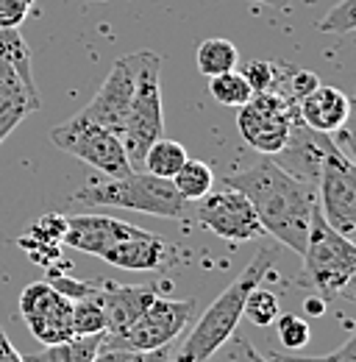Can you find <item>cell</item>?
I'll return each instance as SVG.
<instances>
[{
	"label": "cell",
	"instance_id": "obj_29",
	"mask_svg": "<svg viewBox=\"0 0 356 362\" xmlns=\"http://www.w3.org/2000/svg\"><path fill=\"white\" fill-rule=\"evenodd\" d=\"M270 362H356V337H348L340 349L323 354V357H304V354H281V351H267Z\"/></svg>",
	"mask_w": 356,
	"mask_h": 362
},
{
	"label": "cell",
	"instance_id": "obj_23",
	"mask_svg": "<svg viewBox=\"0 0 356 362\" xmlns=\"http://www.w3.org/2000/svg\"><path fill=\"white\" fill-rule=\"evenodd\" d=\"M209 92H212V98H215L220 106H228V109H239V106H245V103L254 98L251 84H248L245 76L237 73V70L209 78Z\"/></svg>",
	"mask_w": 356,
	"mask_h": 362
},
{
	"label": "cell",
	"instance_id": "obj_21",
	"mask_svg": "<svg viewBox=\"0 0 356 362\" xmlns=\"http://www.w3.org/2000/svg\"><path fill=\"white\" fill-rule=\"evenodd\" d=\"M184 162H186V148L176 139H167V136H159L145 151V159H142L145 173H153L159 179H173Z\"/></svg>",
	"mask_w": 356,
	"mask_h": 362
},
{
	"label": "cell",
	"instance_id": "obj_17",
	"mask_svg": "<svg viewBox=\"0 0 356 362\" xmlns=\"http://www.w3.org/2000/svg\"><path fill=\"white\" fill-rule=\"evenodd\" d=\"M103 334H76L64 343L44 346L42 351L25 357V362H92L100 351Z\"/></svg>",
	"mask_w": 356,
	"mask_h": 362
},
{
	"label": "cell",
	"instance_id": "obj_28",
	"mask_svg": "<svg viewBox=\"0 0 356 362\" xmlns=\"http://www.w3.org/2000/svg\"><path fill=\"white\" fill-rule=\"evenodd\" d=\"M275 320H278V337H281V343H284L290 351H301V349L309 346L312 329L304 317L287 313V315H278Z\"/></svg>",
	"mask_w": 356,
	"mask_h": 362
},
{
	"label": "cell",
	"instance_id": "obj_4",
	"mask_svg": "<svg viewBox=\"0 0 356 362\" xmlns=\"http://www.w3.org/2000/svg\"><path fill=\"white\" fill-rule=\"evenodd\" d=\"M162 56L153 50H136V90H134L129 115L120 129V142L126 156L136 170L145 151L165 136V112H162Z\"/></svg>",
	"mask_w": 356,
	"mask_h": 362
},
{
	"label": "cell",
	"instance_id": "obj_5",
	"mask_svg": "<svg viewBox=\"0 0 356 362\" xmlns=\"http://www.w3.org/2000/svg\"><path fill=\"white\" fill-rule=\"evenodd\" d=\"M304 257V281L314 293H320L326 301L337 298L351 287L356 276V248L354 240L343 237L340 231L328 226L314 209L312 215L309 237L301 251Z\"/></svg>",
	"mask_w": 356,
	"mask_h": 362
},
{
	"label": "cell",
	"instance_id": "obj_3",
	"mask_svg": "<svg viewBox=\"0 0 356 362\" xmlns=\"http://www.w3.org/2000/svg\"><path fill=\"white\" fill-rule=\"evenodd\" d=\"M70 204L78 206H117V209H134L156 218L176 221L184 215V198L176 192L173 181L159 179L153 173L131 170L123 179L92 181L76 195H70Z\"/></svg>",
	"mask_w": 356,
	"mask_h": 362
},
{
	"label": "cell",
	"instance_id": "obj_15",
	"mask_svg": "<svg viewBox=\"0 0 356 362\" xmlns=\"http://www.w3.org/2000/svg\"><path fill=\"white\" fill-rule=\"evenodd\" d=\"M298 117L301 123L317 132V134H331L343 129L351 117V98L337 87L317 84L314 90L298 103Z\"/></svg>",
	"mask_w": 356,
	"mask_h": 362
},
{
	"label": "cell",
	"instance_id": "obj_7",
	"mask_svg": "<svg viewBox=\"0 0 356 362\" xmlns=\"http://www.w3.org/2000/svg\"><path fill=\"white\" fill-rule=\"evenodd\" d=\"M317 209L323 221L343 237L354 240L356 234V165L345 153H340L331 139L326 142L314 176Z\"/></svg>",
	"mask_w": 356,
	"mask_h": 362
},
{
	"label": "cell",
	"instance_id": "obj_2",
	"mask_svg": "<svg viewBox=\"0 0 356 362\" xmlns=\"http://www.w3.org/2000/svg\"><path fill=\"white\" fill-rule=\"evenodd\" d=\"M273 262H275V248L273 245H262L254 254V259L234 276V281L209 304V310L192 326L186 340L178 349H173L170 362H209V357L237 332V326L242 320V310H245L248 293L265 281V276L270 273Z\"/></svg>",
	"mask_w": 356,
	"mask_h": 362
},
{
	"label": "cell",
	"instance_id": "obj_1",
	"mask_svg": "<svg viewBox=\"0 0 356 362\" xmlns=\"http://www.w3.org/2000/svg\"><path fill=\"white\" fill-rule=\"evenodd\" d=\"M225 187L242 192L251 201L265 234L295 254L304 251L312 215L317 209V189L312 181L290 173L287 168L265 156L256 165L228 176Z\"/></svg>",
	"mask_w": 356,
	"mask_h": 362
},
{
	"label": "cell",
	"instance_id": "obj_33",
	"mask_svg": "<svg viewBox=\"0 0 356 362\" xmlns=\"http://www.w3.org/2000/svg\"><path fill=\"white\" fill-rule=\"evenodd\" d=\"M0 362H25V357L14 349V343L8 340V334L0 329Z\"/></svg>",
	"mask_w": 356,
	"mask_h": 362
},
{
	"label": "cell",
	"instance_id": "obj_34",
	"mask_svg": "<svg viewBox=\"0 0 356 362\" xmlns=\"http://www.w3.org/2000/svg\"><path fill=\"white\" fill-rule=\"evenodd\" d=\"M173 357V346H162L156 351H145V362H170Z\"/></svg>",
	"mask_w": 356,
	"mask_h": 362
},
{
	"label": "cell",
	"instance_id": "obj_25",
	"mask_svg": "<svg viewBox=\"0 0 356 362\" xmlns=\"http://www.w3.org/2000/svg\"><path fill=\"white\" fill-rule=\"evenodd\" d=\"M242 317H248L254 326L267 329V326L278 317V296L270 293V290H262V287H254V290L248 293V298H245Z\"/></svg>",
	"mask_w": 356,
	"mask_h": 362
},
{
	"label": "cell",
	"instance_id": "obj_24",
	"mask_svg": "<svg viewBox=\"0 0 356 362\" xmlns=\"http://www.w3.org/2000/svg\"><path fill=\"white\" fill-rule=\"evenodd\" d=\"M0 59H6L20 76L23 81L34 84V73H31V50L25 45L20 28H3L0 25Z\"/></svg>",
	"mask_w": 356,
	"mask_h": 362
},
{
	"label": "cell",
	"instance_id": "obj_8",
	"mask_svg": "<svg viewBox=\"0 0 356 362\" xmlns=\"http://www.w3.org/2000/svg\"><path fill=\"white\" fill-rule=\"evenodd\" d=\"M50 139L56 148L81 159L84 165L95 168L106 179H123L134 170L120 136L103 126L89 123L78 115L59 123L56 129H50Z\"/></svg>",
	"mask_w": 356,
	"mask_h": 362
},
{
	"label": "cell",
	"instance_id": "obj_22",
	"mask_svg": "<svg viewBox=\"0 0 356 362\" xmlns=\"http://www.w3.org/2000/svg\"><path fill=\"white\" fill-rule=\"evenodd\" d=\"M73 334H106V313L97 301V281L84 298L73 301Z\"/></svg>",
	"mask_w": 356,
	"mask_h": 362
},
{
	"label": "cell",
	"instance_id": "obj_18",
	"mask_svg": "<svg viewBox=\"0 0 356 362\" xmlns=\"http://www.w3.org/2000/svg\"><path fill=\"white\" fill-rule=\"evenodd\" d=\"M198 70L206 76V78H215L222 73H231L237 70L239 64V50L231 40H222V37H212V40H203L198 45Z\"/></svg>",
	"mask_w": 356,
	"mask_h": 362
},
{
	"label": "cell",
	"instance_id": "obj_13",
	"mask_svg": "<svg viewBox=\"0 0 356 362\" xmlns=\"http://www.w3.org/2000/svg\"><path fill=\"white\" fill-rule=\"evenodd\" d=\"M139 231V226L109 218V215H76L67 218L64 240L70 248H78L84 254H92L97 259H106L109 251H114L123 240H129Z\"/></svg>",
	"mask_w": 356,
	"mask_h": 362
},
{
	"label": "cell",
	"instance_id": "obj_14",
	"mask_svg": "<svg viewBox=\"0 0 356 362\" xmlns=\"http://www.w3.org/2000/svg\"><path fill=\"white\" fill-rule=\"evenodd\" d=\"M40 106L42 100L37 84L23 81V76L6 59H0V145Z\"/></svg>",
	"mask_w": 356,
	"mask_h": 362
},
{
	"label": "cell",
	"instance_id": "obj_30",
	"mask_svg": "<svg viewBox=\"0 0 356 362\" xmlns=\"http://www.w3.org/2000/svg\"><path fill=\"white\" fill-rule=\"evenodd\" d=\"M37 0H0V25L3 28H20L25 17L34 11Z\"/></svg>",
	"mask_w": 356,
	"mask_h": 362
},
{
	"label": "cell",
	"instance_id": "obj_6",
	"mask_svg": "<svg viewBox=\"0 0 356 362\" xmlns=\"http://www.w3.org/2000/svg\"><path fill=\"white\" fill-rule=\"evenodd\" d=\"M195 315V301H173L156 296L148 310L120 332H106L100 349H129V351H156L162 346H173L178 334L189 326Z\"/></svg>",
	"mask_w": 356,
	"mask_h": 362
},
{
	"label": "cell",
	"instance_id": "obj_10",
	"mask_svg": "<svg viewBox=\"0 0 356 362\" xmlns=\"http://www.w3.org/2000/svg\"><path fill=\"white\" fill-rule=\"evenodd\" d=\"M198 223L228 243H248L265 234L251 201L231 187L212 189L198 201Z\"/></svg>",
	"mask_w": 356,
	"mask_h": 362
},
{
	"label": "cell",
	"instance_id": "obj_31",
	"mask_svg": "<svg viewBox=\"0 0 356 362\" xmlns=\"http://www.w3.org/2000/svg\"><path fill=\"white\" fill-rule=\"evenodd\" d=\"M273 73H275V64L273 62H248L245 64V70H242V76H245V81L251 84V90L254 92H267L270 90V84H273Z\"/></svg>",
	"mask_w": 356,
	"mask_h": 362
},
{
	"label": "cell",
	"instance_id": "obj_9",
	"mask_svg": "<svg viewBox=\"0 0 356 362\" xmlns=\"http://www.w3.org/2000/svg\"><path fill=\"white\" fill-rule=\"evenodd\" d=\"M298 120V106H290L275 92H254V98L239 106L237 129L254 151L275 156L287 148Z\"/></svg>",
	"mask_w": 356,
	"mask_h": 362
},
{
	"label": "cell",
	"instance_id": "obj_26",
	"mask_svg": "<svg viewBox=\"0 0 356 362\" xmlns=\"http://www.w3.org/2000/svg\"><path fill=\"white\" fill-rule=\"evenodd\" d=\"M209 362H270V360H267L262 351H256V346L248 337H242V334L234 332L220 349L209 357Z\"/></svg>",
	"mask_w": 356,
	"mask_h": 362
},
{
	"label": "cell",
	"instance_id": "obj_12",
	"mask_svg": "<svg viewBox=\"0 0 356 362\" xmlns=\"http://www.w3.org/2000/svg\"><path fill=\"white\" fill-rule=\"evenodd\" d=\"M134 90H136V53H129L112 64L106 81L95 92V98L78 112V117L120 134L123 120L131 106Z\"/></svg>",
	"mask_w": 356,
	"mask_h": 362
},
{
	"label": "cell",
	"instance_id": "obj_16",
	"mask_svg": "<svg viewBox=\"0 0 356 362\" xmlns=\"http://www.w3.org/2000/svg\"><path fill=\"white\" fill-rule=\"evenodd\" d=\"M159 293L153 287H126L120 281H97V301L106 313V332H120L148 310Z\"/></svg>",
	"mask_w": 356,
	"mask_h": 362
},
{
	"label": "cell",
	"instance_id": "obj_11",
	"mask_svg": "<svg viewBox=\"0 0 356 362\" xmlns=\"http://www.w3.org/2000/svg\"><path fill=\"white\" fill-rule=\"evenodd\" d=\"M20 315L28 323L31 334L44 343H64L73 334V301L61 296L50 281H34L20 296Z\"/></svg>",
	"mask_w": 356,
	"mask_h": 362
},
{
	"label": "cell",
	"instance_id": "obj_32",
	"mask_svg": "<svg viewBox=\"0 0 356 362\" xmlns=\"http://www.w3.org/2000/svg\"><path fill=\"white\" fill-rule=\"evenodd\" d=\"M92 362H145V354L129 349H100Z\"/></svg>",
	"mask_w": 356,
	"mask_h": 362
},
{
	"label": "cell",
	"instance_id": "obj_27",
	"mask_svg": "<svg viewBox=\"0 0 356 362\" xmlns=\"http://www.w3.org/2000/svg\"><path fill=\"white\" fill-rule=\"evenodd\" d=\"M356 0H340L320 23H317V28L323 31V34H354L356 28Z\"/></svg>",
	"mask_w": 356,
	"mask_h": 362
},
{
	"label": "cell",
	"instance_id": "obj_19",
	"mask_svg": "<svg viewBox=\"0 0 356 362\" xmlns=\"http://www.w3.org/2000/svg\"><path fill=\"white\" fill-rule=\"evenodd\" d=\"M273 64H275V73H273V84H270L267 92H275V95L284 98L290 106H298V103L320 84V78H317L314 73H309V70L287 67V64H278V62H273Z\"/></svg>",
	"mask_w": 356,
	"mask_h": 362
},
{
	"label": "cell",
	"instance_id": "obj_20",
	"mask_svg": "<svg viewBox=\"0 0 356 362\" xmlns=\"http://www.w3.org/2000/svg\"><path fill=\"white\" fill-rule=\"evenodd\" d=\"M170 181H173L176 192L184 201H195V204H198L203 195L212 192V187H215V173H212V168H209L206 162L186 156V162L178 168V173Z\"/></svg>",
	"mask_w": 356,
	"mask_h": 362
},
{
	"label": "cell",
	"instance_id": "obj_35",
	"mask_svg": "<svg viewBox=\"0 0 356 362\" xmlns=\"http://www.w3.org/2000/svg\"><path fill=\"white\" fill-rule=\"evenodd\" d=\"M256 3H267V6H273V8H290L292 0H256Z\"/></svg>",
	"mask_w": 356,
	"mask_h": 362
}]
</instances>
